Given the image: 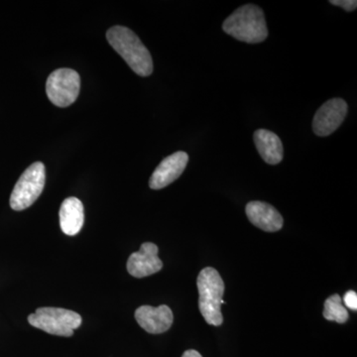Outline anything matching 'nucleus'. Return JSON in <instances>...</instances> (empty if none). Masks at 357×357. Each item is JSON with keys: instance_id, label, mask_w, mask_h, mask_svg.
Wrapping results in <instances>:
<instances>
[{"instance_id": "13", "label": "nucleus", "mask_w": 357, "mask_h": 357, "mask_svg": "<svg viewBox=\"0 0 357 357\" xmlns=\"http://www.w3.org/2000/svg\"><path fill=\"white\" fill-rule=\"evenodd\" d=\"M84 220L83 203L75 197L66 199L60 208V225L62 231L67 236H76L81 231Z\"/></svg>"}, {"instance_id": "4", "label": "nucleus", "mask_w": 357, "mask_h": 357, "mask_svg": "<svg viewBox=\"0 0 357 357\" xmlns=\"http://www.w3.org/2000/svg\"><path fill=\"white\" fill-rule=\"evenodd\" d=\"M82 321L77 312L62 307H39L28 317V321L34 328L59 337H72Z\"/></svg>"}, {"instance_id": "14", "label": "nucleus", "mask_w": 357, "mask_h": 357, "mask_svg": "<svg viewBox=\"0 0 357 357\" xmlns=\"http://www.w3.org/2000/svg\"><path fill=\"white\" fill-rule=\"evenodd\" d=\"M324 318L328 321H337L338 324L347 323L349 318V312L342 305V300L338 294L331 296L325 302Z\"/></svg>"}, {"instance_id": "9", "label": "nucleus", "mask_w": 357, "mask_h": 357, "mask_svg": "<svg viewBox=\"0 0 357 357\" xmlns=\"http://www.w3.org/2000/svg\"><path fill=\"white\" fill-rule=\"evenodd\" d=\"M188 162L189 155L183 151L176 152L166 157L152 174L149 181L150 188L161 190L172 184L184 172Z\"/></svg>"}, {"instance_id": "10", "label": "nucleus", "mask_w": 357, "mask_h": 357, "mask_svg": "<svg viewBox=\"0 0 357 357\" xmlns=\"http://www.w3.org/2000/svg\"><path fill=\"white\" fill-rule=\"evenodd\" d=\"M135 319L143 330L153 335L167 332L174 321L172 310L166 305L156 307L141 306L136 310Z\"/></svg>"}, {"instance_id": "1", "label": "nucleus", "mask_w": 357, "mask_h": 357, "mask_svg": "<svg viewBox=\"0 0 357 357\" xmlns=\"http://www.w3.org/2000/svg\"><path fill=\"white\" fill-rule=\"evenodd\" d=\"M107 41L131 70L140 77H148L153 72V61L139 37L123 26H114L107 33Z\"/></svg>"}, {"instance_id": "17", "label": "nucleus", "mask_w": 357, "mask_h": 357, "mask_svg": "<svg viewBox=\"0 0 357 357\" xmlns=\"http://www.w3.org/2000/svg\"><path fill=\"white\" fill-rule=\"evenodd\" d=\"M182 357H203L201 354H199L198 351H194V349H190V351H187L184 352Z\"/></svg>"}, {"instance_id": "11", "label": "nucleus", "mask_w": 357, "mask_h": 357, "mask_svg": "<svg viewBox=\"0 0 357 357\" xmlns=\"http://www.w3.org/2000/svg\"><path fill=\"white\" fill-rule=\"evenodd\" d=\"M249 222L267 232H275L283 227V218L271 204L255 201L246 204Z\"/></svg>"}, {"instance_id": "8", "label": "nucleus", "mask_w": 357, "mask_h": 357, "mask_svg": "<svg viewBox=\"0 0 357 357\" xmlns=\"http://www.w3.org/2000/svg\"><path fill=\"white\" fill-rule=\"evenodd\" d=\"M158 246L152 243L141 245L139 251L129 256L128 271L135 278H143L159 272L163 263L158 257Z\"/></svg>"}, {"instance_id": "16", "label": "nucleus", "mask_w": 357, "mask_h": 357, "mask_svg": "<svg viewBox=\"0 0 357 357\" xmlns=\"http://www.w3.org/2000/svg\"><path fill=\"white\" fill-rule=\"evenodd\" d=\"M344 302L345 306L352 311H356L357 310V294L354 291H349L345 294L344 297Z\"/></svg>"}, {"instance_id": "6", "label": "nucleus", "mask_w": 357, "mask_h": 357, "mask_svg": "<svg viewBox=\"0 0 357 357\" xmlns=\"http://www.w3.org/2000/svg\"><path fill=\"white\" fill-rule=\"evenodd\" d=\"M81 89V77L76 70L59 69L48 77L46 93L50 102L59 107H70L76 102Z\"/></svg>"}, {"instance_id": "5", "label": "nucleus", "mask_w": 357, "mask_h": 357, "mask_svg": "<svg viewBox=\"0 0 357 357\" xmlns=\"http://www.w3.org/2000/svg\"><path fill=\"white\" fill-rule=\"evenodd\" d=\"M46 182V170L42 162H35L28 167L16 183L10 197V206L14 211L29 208L39 198Z\"/></svg>"}, {"instance_id": "12", "label": "nucleus", "mask_w": 357, "mask_h": 357, "mask_svg": "<svg viewBox=\"0 0 357 357\" xmlns=\"http://www.w3.org/2000/svg\"><path fill=\"white\" fill-rule=\"evenodd\" d=\"M260 156L269 165H277L283 160V144L279 136L267 129H258L253 135Z\"/></svg>"}, {"instance_id": "7", "label": "nucleus", "mask_w": 357, "mask_h": 357, "mask_svg": "<svg viewBox=\"0 0 357 357\" xmlns=\"http://www.w3.org/2000/svg\"><path fill=\"white\" fill-rule=\"evenodd\" d=\"M347 103L342 98L328 100L318 109L312 121V130L321 137L331 135L340 126L347 114Z\"/></svg>"}, {"instance_id": "2", "label": "nucleus", "mask_w": 357, "mask_h": 357, "mask_svg": "<svg viewBox=\"0 0 357 357\" xmlns=\"http://www.w3.org/2000/svg\"><path fill=\"white\" fill-rule=\"evenodd\" d=\"M223 31L238 41L258 44L268 37L266 20L259 6L245 4L225 20Z\"/></svg>"}, {"instance_id": "15", "label": "nucleus", "mask_w": 357, "mask_h": 357, "mask_svg": "<svg viewBox=\"0 0 357 357\" xmlns=\"http://www.w3.org/2000/svg\"><path fill=\"white\" fill-rule=\"evenodd\" d=\"M330 3L335 6L342 7L349 13H351L357 8L356 0H331Z\"/></svg>"}, {"instance_id": "3", "label": "nucleus", "mask_w": 357, "mask_h": 357, "mask_svg": "<svg viewBox=\"0 0 357 357\" xmlns=\"http://www.w3.org/2000/svg\"><path fill=\"white\" fill-rule=\"evenodd\" d=\"M199 293V306L201 314L208 325L220 326L223 323L220 307L225 283L217 270L206 267L202 270L197 281Z\"/></svg>"}]
</instances>
